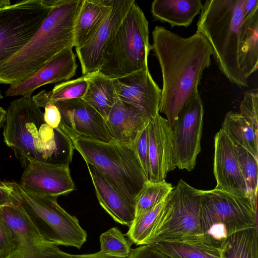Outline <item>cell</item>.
<instances>
[{
    "instance_id": "cell-27",
    "label": "cell",
    "mask_w": 258,
    "mask_h": 258,
    "mask_svg": "<svg viewBox=\"0 0 258 258\" xmlns=\"http://www.w3.org/2000/svg\"><path fill=\"white\" fill-rule=\"evenodd\" d=\"M82 99L106 120L118 99L113 79L99 71L94 72L88 80L87 90Z\"/></svg>"
},
{
    "instance_id": "cell-40",
    "label": "cell",
    "mask_w": 258,
    "mask_h": 258,
    "mask_svg": "<svg viewBox=\"0 0 258 258\" xmlns=\"http://www.w3.org/2000/svg\"><path fill=\"white\" fill-rule=\"evenodd\" d=\"M44 108L43 118L45 122L53 128H58L61 117L58 107L54 103H48Z\"/></svg>"
},
{
    "instance_id": "cell-7",
    "label": "cell",
    "mask_w": 258,
    "mask_h": 258,
    "mask_svg": "<svg viewBox=\"0 0 258 258\" xmlns=\"http://www.w3.org/2000/svg\"><path fill=\"white\" fill-rule=\"evenodd\" d=\"M199 223L201 234L221 246L233 234L257 227V208L247 197L214 188L200 190Z\"/></svg>"
},
{
    "instance_id": "cell-13",
    "label": "cell",
    "mask_w": 258,
    "mask_h": 258,
    "mask_svg": "<svg viewBox=\"0 0 258 258\" xmlns=\"http://www.w3.org/2000/svg\"><path fill=\"white\" fill-rule=\"evenodd\" d=\"M117 98L151 120L159 114L161 89L149 70H140L113 79Z\"/></svg>"
},
{
    "instance_id": "cell-12",
    "label": "cell",
    "mask_w": 258,
    "mask_h": 258,
    "mask_svg": "<svg viewBox=\"0 0 258 258\" xmlns=\"http://www.w3.org/2000/svg\"><path fill=\"white\" fill-rule=\"evenodd\" d=\"M54 104L61 114L58 128L68 136H79L107 143L114 141L104 119L82 98Z\"/></svg>"
},
{
    "instance_id": "cell-3",
    "label": "cell",
    "mask_w": 258,
    "mask_h": 258,
    "mask_svg": "<svg viewBox=\"0 0 258 258\" xmlns=\"http://www.w3.org/2000/svg\"><path fill=\"white\" fill-rule=\"evenodd\" d=\"M83 0H51V8L30 40L0 64V83L12 85L34 74L62 50L74 47V27Z\"/></svg>"
},
{
    "instance_id": "cell-17",
    "label": "cell",
    "mask_w": 258,
    "mask_h": 258,
    "mask_svg": "<svg viewBox=\"0 0 258 258\" xmlns=\"http://www.w3.org/2000/svg\"><path fill=\"white\" fill-rule=\"evenodd\" d=\"M148 137L149 180H165L168 173L176 167L172 129L167 119L158 114L150 120Z\"/></svg>"
},
{
    "instance_id": "cell-39",
    "label": "cell",
    "mask_w": 258,
    "mask_h": 258,
    "mask_svg": "<svg viewBox=\"0 0 258 258\" xmlns=\"http://www.w3.org/2000/svg\"><path fill=\"white\" fill-rule=\"evenodd\" d=\"M126 258H170L163 252L148 245H142L132 249L130 255Z\"/></svg>"
},
{
    "instance_id": "cell-15",
    "label": "cell",
    "mask_w": 258,
    "mask_h": 258,
    "mask_svg": "<svg viewBox=\"0 0 258 258\" xmlns=\"http://www.w3.org/2000/svg\"><path fill=\"white\" fill-rule=\"evenodd\" d=\"M134 0H112L110 13L93 37L76 48L83 75L98 71L106 48L116 34Z\"/></svg>"
},
{
    "instance_id": "cell-21",
    "label": "cell",
    "mask_w": 258,
    "mask_h": 258,
    "mask_svg": "<svg viewBox=\"0 0 258 258\" xmlns=\"http://www.w3.org/2000/svg\"><path fill=\"white\" fill-rule=\"evenodd\" d=\"M148 245L170 258H222V247L202 234L154 242Z\"/></svg>"
},
{
    "instance_id": "cell-30",
    "label": "cell",
    "mask_w": 258,
    "mask_h": 258,
    "mask_svg": "<svg viewBox=\"0 0 258 258\" xmlns=\"http://www.w3.org/2000/svg\"><path fill=\"white\" fill-rule=\"evenodd\" d=\"M167 197L150 210L135 218L125 234L132 243L137 245L149 243L162 214Z\"/></svg>"
},
{
    "instance_id": "cell-20",
    "label": "cell",
    "mask_w": 258,
    "mask_h": 258,
    "mask_svg": "<svg viewBox=\"0 0 258 258\" xmlns=\"http://www.w3.org/2000/svg\"><path fill=\"white\" fill-rule=\"evenodd\" d=\"M149 121L137 109L117 99L105 122L115 142L134 146L139 133Z\"/></svg>"
},
{
    "instance_id": "cell-8",
    "label": "cell",
    "mask_w": 258,
    "mask_h": 258,
    "mask_svg": "<svg viewBox=\"0 0 258 258\" xmlns=\"http://www.w3.org/2000/svg\"><path fill=\"white\" fill-rule=\"evenodd\" d=\"M21 205L43 240L56 245L80 248L86 242V231L78 219L66 211L57 197L34 194L16 182Z\"/></svg>"
},
{
    "instance_id": "cell-19",
    "label": "cell",
    "mask_w": 258,
    "mask_h": 258,
    "mask_svg": "<svg viewBox=\"0 0 258 258\" xmlns=\"http://www.w3.org/2000/svg\"><path fill=\"white\" fill-rule=\"evenodd\" d=\"M99 204L116 222L128 227L135 218V205L128 201L98 170L86 163Z\"/></svg>"
},
{
    "instance_id": "cell-4",
    "label": "cell",
    "mask_w": 258,
    "mask_h": 258,
    "mask_svg": "<svg viewBox=\"0 0 258 258\" xmlns=\"http://www.w3.org/2000/svg\"><path fill=\"white\" fill-rule=\"evenodd\" d=\"M244 0H207L197 24V31L208 40L219 70L231 83L248 87L239 62L243 31Z\"/></svg>"
},
{
    "instance_id": "cell-33",
    "label": "cell",
    "mask_w": 258,
    "mask_h": 258,
    "mask_svg": "<svg viewBox=\"0 0 258 258\" xmlns=\"http://www.w3.org/2000/svg\"><path fill=\"white\" fill-rule=\"evenodd\" d=\"M100 251L114 258H126L131 251L132 242L117 227H112L100 236Z\"/></svg>"
},
{
    "instance_id": "cell-18",
    "label": "cell",
    "mask_w": 258,
    "mask_h": 258,
    "mask_svg": "<svg viewBox=\"0 0 258 258\" xmlns=\"http://www.w3.org/2000/svg\"><path fill=\"white\" fill-rule=\"evenodd\" d=\"M73 48H66L44 64L29 78L10 85L6 96L31 97L39 87L50 83L68 81L76 74L77 68Z\"/></svg>"
},
{
    "instance_id": "cell-42",
    "label": "cell",
    "mask_w": 258,
    "mask_h": 258,
    "mask_svg": "<svg viewBox=\"0 0 258 258\" xmlns=\"http://www.w3.org/2000/svg\"><path fill=\"white\" fill-rule=\"evenodd\" d=\"M6 111L0 107V129L3 127L6 118Z\"/></svg>"
},
{
    "instance_id": "cell-9",
    "label": "cell",
    "mask_w": 258,
    "mask_h": 258,
    "mask_svg": "<svg viewBox=\"0 0 258 258\" xmlns=\"http://www.w3.org/2000/svg\"><path fill=\"white\" fill-rule=\"evenodd\" d=\"M51 8V0H23L0 8V64L30 40Z\"/></svg>"
},
{
    "instance_id": "cell-41",
    "label": "cell",
    "mask_w": 258,
    "mask_h": 258,
    "mask_svg": "<svg viewBox=\"0 0 258 258\" xmlns=\"http://www.w3.org/2000/svg\"><path fill=\"white\" fill-rule=\"evenodd\" d=\"M70 258H114L105 255L99 251L97 253L86 254H71Z\"/></svg>"
},
{
    "instance_id": "cell-14",
    "label": "cell",
    "mask_w": 258,
    "mask_h": 258,
    "mask_svg": "<svg viewBox=\"0 0 258 258\" xmlns=\"http://www.w3.org/2000/svg\"><path fill=\"white\" fill-rule=\"evenodd\" d=\"M19 184L31 192L57 197L76 189L69 164L40 161L29 163Z\"/></svg>"
},
{
    "instance_id": "cell-2",
    "label": "cell",
    "mask_w": 258,
    "mask_h": 258,
    "mask_svg": "<svg viewBox=\"0 0 258 258\" xmlns=\"http://www.w3.org/2000/svg\"><path fill=\"white\" fill-rule=\"evenodd\" d=\"M3 139L21 166L32 161L69 164L72 160L73 143L59 128L44 121L43 112L32 97H21L10 103L6 110Z\"/></svg>"
},
{
    "instance_id": "cell-16",
    "label": "cell",
    "mask_w": 258,
    "mask_h": 258,
    "mask_svg": "<svg viewBox=\"0 0 258 258\" xmlns=\"http://www.w3.org/2000/svg\"><path fill=\"white\" fill-rule=\"evenodd\" d=\"M213 173L215 188L242 197H248L235 145L220 129L214 138Z\"/></svg>"
},
{
    "instance_id": "cell-43",
    "label": "cell",
    "mask_w": 258,
    "mask_h": 258,
    "mask_svg": "<svg viewBox=\"0 0 258 258\" xmlns=\"http://www.w3.org/2000/svg\"><path fill=\"white\" fill-rule=\"evenodd\" d=\"M11 5V2L9 0H0V8L8 6Z\"/></svg>"
},
{
    "instance_id": "cell-23",
    "label": "cell",
    "mask_w": 258,
    "mask_h": 258,
    "mask_svg": "<svg viewBox=\"0 0 258 258\" xmlns=\"http://www.w3.org/2000/svg\"><path fill=\"white\" fill-rule=\"evenodd\" d=\"M203 6L201 0H155L151 4V11L154 20L167 23L171 28H187Z\"/></svg>"
},
{
    "instance_id": "cell-1",
    "label": "cell",
    "mask_w": 258,
    "mask_h": 258,
    "mask_svg": "<svg viewBox=\"0 0 258 258\" xmlns=\"http://www.w3.org/2000/svg\"><path fill=\"white\" fill-rule=\"evenodd\" d=\"M151 46L162 72L159 112L171 129L183 105L199 93L203 74L211 64L213 50L200 32L183 37L163 26L152 31Z\"/></svg>"
},
{
    "instance_id": "cell-34",
    "label": "cell",
    "mask_w": 258,
    "mask_h": 258,
    "mask_svg": "<svg viewBox=\"0 0 258 258\" xmlns=\"http://www.w3.org/2000/svg\"><path fill=\"white\" fill-rule=\"evenodd\" d=\"M70 255L56 245L42 242L16 248L6 258H70Z\"/></svg>"
},
{
    "instance_id": "cell-35",
    "label": "cell",
    "mask_w": 258,
    "mask_h": 258,
    "mask_svg": "<svg viewBox=\"0 0 258 258\" xmlns=\"http://www.w3.org/2000/svg\"><path fill=\"white\" fill-rule=\"evenodd\" d=\"M149 121L139 133L134 145L135 153L139 159L142 169L148 180H149L150 176L148 137Z\"/></svg>"
},
{
    "instance_id": "cell-26",
    "label": "cell",
    "mask_w": 258,
    "mask_h": 258,
    "mask_svg": "<svg viewBox=\"0 0 258 258\" xmlns=\"http://www.w3.org/2000/svg\"><path fill=\"white\" fill-rule=\"evenodd\" d=\"M221 129L236 146L243 148L258 159V127L239 113L228 112Z\"/></svg>"
},
{
    "instance_id": "cell-10",
    "label": "cell",
    "mask_w": 258,
    "mask_h": 258,
    "mask_svg": "<svg viewBox=\"0 0 258 258\" xmlns=\"http://www.w3.org/2000/svg\"><path fill=\"white\" fill-rule=\"evenodd\" d=\"M200 189L181 179L167 197L162 214L149 243L201 235Z\"/></svg>"
},
{
    "instance_id": "cell-38",
    "label": "cell",
    "mask_w": 258,
    "mask_h": 258,
    "mask_svg": "<svg viewBox=\"0 0 258 258\" xmlns=\"http://www.w3.org/2000/svg\"><path fill=\"white\" fill-rule=\"evenodd\" d=\"M16 249L13 236L4 222L0 213V258H6Z\"/></svg>"
},
{
    "instance_id": "cell-28",
    "label": "cell",
    "mask_w": 258,
    "mask_h": 258,
    "mask_svg": "<svg viewBox=\"0 0 258 258\" xmlns=\"http://www.w3.org/2000/svg\"><path fill=\"white\" fill-rule=\"evenodd\" d=\"M93 73L58 84L51 91L43 90L33 96L32 99L39 107L44 108L48 103L82 98L87 89L88 80Z\"/></svg>"
},
{
    "instance_id": "cell-44",
    "label": "cell",
    "mask_w": 258,
    "mask_h": 258,
    "mask_svg": "<svg viewBox=\"0 0 258 258\" xmlns=\"http://www.w3.org/2000/svg\"><path fill=\"white\" fill-rule=\"evenodd\" d=\"M3 95H2L1 92V91H0V100H1L2 98H3Z\"/></svg>"
},
{
    "instance_id": "cell-36",
    "label": "cell",
    "mask_w": 258,
    "mask_h": 258,
    "mask_svg": "<svg viewBox=\"0 0 258 258\" xmlns=\"http://www.w3.org/2000/svg\"><path fill=\"white\" fill-rule=\"evenodd\" d=\"M239 113L258 127V89H252L244 92L240 105Z\"/></svg>"
},
{
    "instance_id": "cell-24",
    "label": "cell",
    "mask_w": 258,
    "mask_h": 258,
    "mask_svg": "<svg viewBox=\"0 0 258 258\" xmlns=\"http://www.w3.org/2000/svg\"><path fill=\"white\" fill-rule=\"evenodd\" d=\"M0 213L13 236L16 248L45 242L21 204L2 207Z\"/></svg>"
},
{
    "instance_id": "cell-5",
    "label": "cell",
    "mask_w": 258,
    "mask_h": 258,
    "mask_svg": "<svg viewBox=\"0 0 258 258\" xmlns=\"http://www.w3.org/2000/svg\"><path fill=\"white\" fill-rule=\"evenodd\" d=\"M86 163L102 173L128 201L135 199L148 181L134 146L116 142H103L76 136H68Z\"/></svg>"
},
{
    "instance_id": "cell-11",
    "label": "cell",
    "mask_w": 258,
    "mask_h": 258,
    "mask_svg": "<svg viewBox=\"0 0 258 258\" xmlns=\"http://www.w3.org/2000/svg\"><path fill=\"white\" fill-rule=\"evenodd\" d=\"M204 106L198 93L180 109L172 128L176 167L192 170L201 151Z\"/></svg>"
},
{
    "instance_id": "cell-29",
    "label": "cell",
    "mask_w": 258,
    "mask_h": 258,
    "mask_svg": "<svg viewBox=\"0 0 258 258\" xmlns=\"http://www.w3.org/2000/svg\"><path fill=\"white\" fill-rule=\"evenodd\" d=\"M222 258H258L257 227L229 236L222 246Z\"/></svg>"
},
{
    "instance_id": "cell-31",
    "label": "cell",
    "mask_w": 258,
    "mask_h": 258,
    "mask_svg": "<svg viewBox=\"0 0 258 258\" xmlns=\"http://www.w3.org/2000/svg\"><path fill=\"white\" fill-rule=\"evenodd\" d=\"M173 189L172 184L165 180L156 182L148 180L135 199V218L155 207L165 199Z\"/></svg>"
},
{
    "instance_id": "cell-37",
    "label": "cell",
    "mask_w": 258,
    "mask_h": 258,
    "mask_svg": "<svg viewBox=\"0 0 258 258\" xmlns=\"http://www.w3.org/2000/svg\"><path fill=\"white\" fill-rule=\"evenodd\" d=\"M21 204L16 182L0 180V208Z\"/></svg>"
},
{
    "instance_id": "cell-25",
    "label": "cell",
    "mask_w": 258,
    "mask_h": 258,
    "mask_svg": "<svg viewBox=\"0 0 258 258\" xmlns=\"http://www.w3.org/2000/svg\"><path fill=\"white\" fill-rule=\"evenodd\" d=\"M243 31L239 62L246 79L258 69V11L242 13Z\"/></svg>"
},
{
    "instance_id": "cell-32",
    "label": "cell",
    "mask_w": 258,
    "mask_h": 258,
    "mask_svg": "<svg viewBox=\"0 0 258 258\" xmlns=\"http://www.w3.org/2000/svg\"><path fill=\"white\" fill-rule=\"evenodd\" d=\"M236 147L241 171L247 187L248 197L254 207L257 208L258 159L243 148Z\"/></svg>"
},
{
    "instance_id": "cell-22",
    "label": "cell",
    "mask_w": 258,
    "mask_h": 258,
    "mask_svg": "<svg viewBox=\"0 0 258 258\" xmlns=\"http://www.w3.org/2000/svg\"><path fill=\"white\" fill-rule=\"evenodd\" d=\"M112 4V0H83L75 24L76 48L93 37L110 13Z\"/></svg>"
},
{
    "instance_id": "cell-6",
    "label": "cell",
    "mask_w": 258,
    "mask_h": 258,
    "mask_svg": "<svg viewBox=\"0 0 258 258\" xmlns=\"http://www.w3.org/2000/svg\"><path fill=\"white\" fill-rule=\"evenodd\" d=\"M149 23L135 1L107 45L99 72L112 79L149 70Z\"/></svg>"
}]
</instances>
